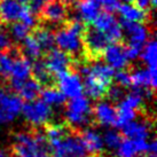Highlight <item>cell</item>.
<instances>
[{
    "instance_id": "29",
    "label": "cell",
    "mask_w": 157,
    "mask_h": 157,
    "mask_svg": "<svg viewBox=\"0 0 157 157\" xmlns=\"http://www.w3.org/2000/svg\"><path fill=\"white\" fill-rule=\"evenodd\" d=\"M116 150L118 157H140V154L135 148L134 141L132 139H123Z\"/></svg>"
},
{
    "instance_id": "18",
    "label": "cell",
    "mask_w": 157,
    "mask_h": 157,
    "mask_svg": "<svg viewBox=\"0 0 157 157\" xmlns=\"http://www.w3.org/2000/svg\"><path fill=\"white\" fill-rule=\"evenodd\" d=\"M122 128V134L127 139H147L150 135V124L147 121H131Z\"/></svg>"
},
{
    "instance_id": "43",
    "label": "cell",
    "mask_w": 157,
    "mask_h": 157,
    "mask_svg": "<svg viewBox=\"0 0 157 157\" xmlns=\"http://www.w3.org/2000/svg\"><path fill=\"white\" fill-rule=\"evenodd\" d=\"M123 1H125V2H132V0H123Z\"/></svg>"
},
{
    "instance_id": "44",
    "label": "cell",
    "mask_w": 157,
    "mask_h": 157,
    "mask_svg": "<svg viewBox=\"0 0 157 157\" xmlns=\"http://www.w3.org/2000/svg\"><path fill=\"white\" fill-rule=\"evenodd\" d=\"M0 25H1V23H0Z\"/></svg>"
},
{
    "instance_id": "25",
    "label": "cell",
    "mask_w": 157,
    "mask_h": 157,
    "mask_svg": "<svg viewBox=\"0 0 157 157\" xmlns=\"http://www.w3.org/2000/svg\"><path fill=\"white\" fill-rule=\"evenodd\" d=\"M20 51L23 56L29 59L30 61H35L37 59H40L44 54L39 43L32 35H28L22 40V46L20 47Z\"/></svg>"
},
{
    "instance_id": "21",
    "label": "cell",
    "mask_w": 157,
    "mask_h": 157,
    "mask_svg": "<svg viewBox=\"0 0 157 157\" xmlns=\"http://www.w3.org/2000/svg\"><path fill=\"white\" fill-rule=\"evenodd\" d=\"M22 5L17 0H0V23L9 24L18 20Z\"/></svg>"
},
{
    "instance_id": "36",
    "label": "cell",
    "mask_w": 157,
    "mask_h": 157,
    "mask_svg": "<svg viewBox=\"0 0 157 157\" xmlns=\"http://www.w3.org/2000/svg\"><path fill=\"white\" fill-rule=\"evenodd\" d=\"M12 46V40L9 35L6 32L5 29L0 28V52L7 51L9 47Z\"/></svg>"
},
{
    "instance_id": "33",
    "label": "cell",
    "mask_w": 157,
    "mask_h": 157,
    "mask_svg": "<svg viewBox=\"0 0 157 157\" xmlns=\"http://www.w3.org/2000/svg\"><path fill=\"white\" fill-rule=\"evenodd\" d=\"M18 20H21V22L24 23L29 28H35L37 25V16L31 12V9L28 6H22Z\"/></svg>"
},
{
    "instance_id": "12",
    "label": "cell",
    "mask_w": 157,
    "mask_h": 157,
    "mask_svg": "<svg viewBox=\"0 0 157 157\" xmlns=\"http://www.w3.org/2000/svg\"><path fill=\"white\" fill-rule=\"evenodd\" d=\"M68 13L69 7L66 0H49L39 16L44 22L51 24H62L66 22Z\"/></svg>"
},
{
    "instance_id": "13",
    "label": "cell",
    "mask_w": 157,
    "mask_h": 157,
    "mask_svg": "<svg viewBox=\"0 0 157 157\" xmlns=\"http://www.w3.org/2000/svg\"><path fill=\"white\" fill-rule=\"evenodd\" d=\"M107 64L113 69H126L128 64V59L125 53V45L123 43H111L105 48L103 56Z\"/></svg>"
},
{
    "instance_id": "8",
    "label": "cell",
    "mask_w": 157,
    "mask_h": 157,
    "mask_svg": "<svg viewBox=\"0 0 157 157\" xmlns=\"http://www.w3.org/2000/svg\"><path fill=\"white\" fill-rule=\"evenodd\" d=\"M55 82L59 90L66 95V98L71 99L83 95V80L75 70H68L57 74L55 76Z\"/></svg>"
},
{
    "instance_id": "35",
    "label": "cell",
    "mask_w": 157,
    "mask_h": 157,
    "mask_svg": "<svg viewBox=\"0 0 157 157\" xmlns=\"http://www.w3.org/2000/svg\"><path fill=\"white\" fill-rule=\"evenodd\" d=\"M48 2H49V0H30L28 4V7L31 9V12L35 14L36 16H39L41 10L44 9V7Z\"/></svg>"
},
{
    "instance_id": "1",
    "label": "cell",
    "mask_w": 157,
    "mask_h": 157,
    "mask_svg": "<svg viewBox=\"0 0 157 157\" xmlns=\"http://www.w3.org/2000/svg\"><path fill=\"white\" fill-rule=\"evenodd\" d=\"M84 24L77 18H67L61 26L54 32V43L59 49L69 54L75 61V67L80 62H85V54L83 47Z\"/></svg>"
},
{
    "instance_id": "37",
    "label": "cell",
    "mask_w": 157,
    "mask_h": 157,
    "mask_svg": "<svg viewBox=\"0 0 157 157\" xmlns=\"http://www.w3.org/2000/svg\"><path fill=\"white\" fill-rule=\"evenodd\" d=\"M119 5L121 4L118 0H101V6L103 7L105 12H109V13L117 12Z\"/></svg>"
},
{
    "instance_id": "30",
    "label": "cell",
    "mask_w": 157,
    "mask_h": 157,
    "mask_svg": "<svg viewBox=\"0 0 157 157\" xmlns=\"http://www.w3.org/2000/svg\"><path fill=\"white\" fill-rule=\"evenodd\" d=\"M10 26H9V32H10V36L13 37L14 40L16 41H22L26 36L30 33V29L28 25H25L24 23L22 22H12L9 23Z\"/></svg>"
},
{
    "instance_id": "4",
    "label": "cell",
    "mask_w": 157,
    "mask_h": 157,
    "mask_svg": "<svg viewBox=\"0 0 157 157\" xmlns=\"http://www.w3.org/2000/svg\"><path fill=\"white\" fill-rule=\"evenodd\" d=\"M110 44L108 37L93 24H85L83 31V47L85 59L88 62L102 59L107 46Z\"/></svg>"
},
{
    "instance_id": "9",
    "label": "cell",
    "mask_w": 157,
    "mask_h": 157,
    "mask_svg": "<svg viewBox=\"0 0 157 157\" xmlns=\"http://www.w3.org/2000/svg\"><path fill=\"white\" fill-rule=\"evenodd\" d=\"M31 66L32 63L29 59L20 54L15 57L13 68L9 76L6 78L9 88L13 92H18L23 83L31 77Z\"/></svg>"
},
{
    "instance_id": "41",
    "label": "cell",
    "mask_w": 157,
    "mask_h": 157,
    "mask_svg": "<svg viewBox=\"0 0 157 157\" xmlns=\"http://www.w3.org/2000/svg\"><path fill=\"white\" fill-rule=\"evenodd\" d=\"M18 2H20V4L21 5H28L29 4V1H30V0H17Z\"/></svg>"
},
{
    "instance_id": "24",
    "label": "cell",
    "mask_w": 157,
    "mask_h": 157,
    "mask_svg": "<svg viewBox=\"0 0 157 157\" xmlns=\"http://www.w3.org/2000/svg\"><path fill=\"white\" fill-rule=\"evenodd\" d=\"M32 36L35 37L37 41L39 43L43 53L48 52L49 49L54 47V32L47 25H36L32 31Z\"/></svg>"
},
{
    "instance_id": "26",
    "label": "cell",
    "mask_w": 157,
    "mask_h": 157,
    "mask_svg": "<svg viewBox=\"0 0 157 157\" xmlns=\"http://www.w3.org/2000/svg\"><path fill=\"white\" fill-rule=\"evenodd\" d=\"M43 126H44V134L47 139L48 144L62 139L72 132V130L67 124H59V123H49L48 124L46 123Z\"/></svg>"
},
{
    "instance_id": "19",
    "label": "cell",
    "mask_w": 157,
    "mask_h": 157,
    "mask_svg": "<svg viewBox=\"0 0 157 157\" xmlns=\"http://www.w3.org/2000/svg\"><path fill=\"white\" fill-rule=\"evenodd\" d=\"M100 6L95 0H78L76 2V10L79 20L84 24H92L100 13Z\"/></svg>"
},
{
    "instance_id": "23",
    "label": "cell",
    "mask_w": 157,
    "mask_h": 157,
    "mask_svg": "<svg viewBox=\"0 0 157 157\" xmlns=\"http://www.w3.org/2000/svg\"><path fill=\"white\" fill-rule=\"evenodd\" d=\"M131 74V87L147 88L155 91L157 85V79L153 78L148 69H135Z\"/></svg>"
},
{
    "instance_id": "28",
    "label": "cell",
    "mask_w": 157,
    "mask_h": 157,
    "mask_svg": "<svg viewBox=\"0 0 157 157\" xmlns=\"http://www.w3.org/2000/svg\"><path fill=\"white\" fill-rule=\"evenodd\" d=\"M41 85L33 78H28L21 86L20 91L17 92L20 94V98L24 100L25 102L29 101L37 100V98L39 96L40 91H41Z\"/></svg>"
},
{
    "instance_id": "32",
    "label": "cell",
    "mask_w": 157,
    "mask_h": 157,
    "mask_svg": "<svg viewBox=\"0 0 157 157\" xmlns=\"http://www.w3.org/2000/svg\"><path fill=\"white\" fill-rule=\"evenodd\" d=\"M113 82L122 86L123 88H130L131 87V74L128 69H121L119 71L115 72L113 75Z\"/></svg>"
},
{
    "instance_id": "10",
    "label": "cell",
    "mask_w": 157,
    "mask_h": 157,
    "mask_svg": "<svg viewBox=\"0 0 157 157\" xmlns=\"http://www.w3.org/2000/svg\"><path fill=\"white\" fill-rule=\"evenodd\" d=\"M45 63L47 66L48 70L52 72L54 76H56L60 72L68 71V70H75V61L69 54L63 52L59 48L49 49L48 52L45 53Z\"/></svg>"
},
{
    "instance_id": "7",
    "label": "cell",
    "mask_w": 157,
    "mask_h": 157,
    "mask_svg": "<svg viewBox=\"0 0 157 157\" xmlns=\"http://www.w3.org/2000/svg\"><path fill=\"white\" fill-rule=\"evenodd\" d=\"M96 29L102 31L109 39L110 43H123L124 33L121 23L118 22L115 15L109 12H102L99 13L95 20L92 23Z\"/></svg>"
},
{
    "instance_id": "11",
    "label": "cell",
    "mask_w": 157,
    "mask_h": 157,
    "mask_svg": "<svg viewBox=\"0 0 157 157\" xmlns=\"http://www.w3.org/2000/svg\"><path fill=\"white\" fill-rule=\"evenodd\" d=\"M119 23L122 25L124 37L127 38L126 45L142 49L144 45L149 38V30L144 25V23L128 22L125 20H121Z\"/></svg>"
},
{
    "instance_id": "31",
    "label": "cell",
    "mask_w": 157,
    "mask_h": 157,
    "mask_svg": "<svg viewBox=\"0 0 157 157\" xmlns=\"http://www.w3.org/2000/svg\"><path fill=\"white\" fill-rule=\"evenodd\" d=\"M102 139H103V144L105 146H107V148H109L110 150H116L119 144L122 142L123 134L115 130H109L105 132Z\"/></svg>"
},
{
    "instance_id": "5",
    "label": "cell",
    "mask_w": 157,
    "mask_h": 157,
    "mask_svg": "<svg viewBox=\"0 0 157 157\" xmlns=\"http://www.w3.org/2000/svg\"><path fill=\"white\" fill-rule=\"evenodd\" d=\"M51 157H88L87 149L85 148L78 132L72 131L64 138L49 142Z\"/></svg>"
},
{
    "instance_id": "34",
    "label": "cell",
    "mask_w": 157,
    "mask_h": 157,
    "mask_svg": "<svg viewBox=\"0 0 157 157\" xmlns=\"http://www.w3.org/2000/svg\"><path fill=\"white\" fill-rule=\"evenodd\" d=\"M124 88L119 86L117 84H111L107 91L105 94V99L110 100L111 102H118L124 98Z\"/></svg>"
},
{
    "instance_id": "2",
    "label": "cell",
    "mask_w": 157,
    "mask_h": 157,
    "mask_svg": "<svg viewBox=\"0 0 157 157\" xmlns=\"http://www.w3.org/2000/svg\"><path fill=\"white\" fill-rule=\"evenodd\" d=\"M12 157H51L49 144L44 132L36 130L16 132L10 148Z\"/></svg>"
},
{
    "instance_id": "42",
    "label": "cell",
    "mask_w": 157,
    "mask_h": 157,
    "mask_svg": "<svg viewBox=\"0 0 157 157\" xmlns=\"http://www.w3.org/2000/svg\"><path fill=\"white\" fill-rule=\"evenodd\" d=\"M2 77H4V75H2V71H1V69H0V82H1Z\"/></svg>"
},
{
    "instance_id": "16",
    "label": "cell",
    "mask_w": 157,
    "mask_h": 157,
    "mask_svg": "<svg viewBox=\"0 0 157 157\" xmlns=\"http://www.w3.org/2000/svg\"><path fill=\"white\" fill-rule=\"evenodd\" d=\"M110 84H107L102 79L98 78L91 74L84 75L83 88L86 95L93 100H101L105 99L107 91L109 88Z\"/></svg>"
},
{
    "instance_id": "6",
    "label": "cell",
    "mask_w": 157,
    "mask_h": 157,
    "mask_svg": "<svg viewBox=\"0 0 157 157\" xmlns=\"http://www.w3.org/2000/svg\"><path fill=\"white\" fill-rule=\"evenodd\" d=\"M21 113L32 127L43 126L51 121L53 115L52 107L41 100L29 101L22 105Z\"/></svg>"
},
{
    "instance_id": "38",
    "label": "cell",
    "mask_w": 157,
    "mask_h": 157,
    "mask_svg": "<svg viewBox=\"0 0 157 157\" xmlns=\"http://www.w3.org/2000/svg\"><path fill=\"white\" fill-rule=\"evenodd\" d=\"M132 2L138 8L142 9L144 12H153L151 10V0H132Z\"/></svg>"
},
{
    "instance_id": "3",
    "label": "cell",
    "mask_w": 157,
    "mask_h": 157,
    "mask_svg": "<svg viewBox=\"0 0 157 157\" xmlns=\"http://www.w3.org/2000/svg\"><path fill=\"white\" fill-rule=\"evenodd\" d=\"M66 124L72 131H80L92 124L93 107L88 98L83 95L71 98L66 105Z\"/></svg>"
},
{
    "instance_id": "14",
    "label": "cell",
    "mask_w": 157,
    "mask_h": 157,
    "mask_svg": "<svg viewBox=\"0 0 157 157\" xmlns=\"http://www.w3.org/2000/svg\"><path fill=\"white\" fill-rule=\"evenodd\" d=\"M116 118V105H113L110 102L100 101L93 107V119L102 126H115Z\"/></svg>"
},
{
    "instance_id": "20",
    "label": "cell",
    "mask_w": 157,
    "mask_h": 157,
    "mask_svg": "<svg viewBox=\"0 0 157 157\" xmlns=\"http://www.w3.org/2000/svg\"><path fill=\"white\" fill-rule=\"evenodd\" d=\"M117 12L119 13L122 20H125L128 22L147 23V21L149 20L148 12H144L142 9L138 8L134 5H131V2L119 5Z\"/></svg>"
},
{
    "instance_id": "27",
    "label": "cell",
    "mask_w": 157,
    "mask_h": 157,
    "mask_svg": "<svg viewBox=\"0 0 157 157\" xmlns=\"http://www.w3.org/2000/svg\"><path fill=\"white\" fill-rule=\"evenodd\" d=\"M39 96L41 98V101H44L45 103L48 105H66V95L62 93L56 86H48L45 87L44 90L41 88Z\"/></svg>"
},
{
    "instance_id": "40",
    "label": "cell",
    "mask_w": 157,
    "mask_h": 157,
    "mask_svg": "<svg viewBox=\"0 0 157 157\" xmlns=\"http://www.w3.org/2000/svg\"><path fill=\"white\" fill-rule=\"evenodd\" d=\"M0 157H12V156H10V153L7 151L6 149L0 148Z\"/></svg>"
},
{
    "instance_id": "22",
    "label": "cell",
    "mask_w": 157,
    "mask_h": 157,
    "mask_svg": "<svg viewBox=\"0 0 157 157\" xmlns=\"http://www.w3.org/2000/svg\"><path fill=\"white\" fill-rule=\"evenodd\" d=\"M144 51H141L140 57L147 64V69L151 75V77L157 79V71H156V57H157V45L156 40L151 38L150 40H147L144 44Z\"/></svg>"
},
{
    "instance_id": "17",
    "label": "cell",
    "mask_w": 157,
    "mask_h": 157,
    "mask_svg": "<svg viewBox=\"0 0 157 157\" xmlns=\"http://www.w3.org/2000/svg\"><path fill=\"white\" fill-rule=\"evenodd\" d=\"M31 77L41 85V87L56 86L55 76L48 70L44 59H37L31 66Z\"/></svg>"
},
{
    "instance_id": "39",
    "label": "cell",
    "mask_w": 157,
    "mask_h": 157,
    "mask_svg": "<svg viewBox=\"0 0 157 157\" xmlns=\"http://www.w3.org/2000/svg\"><path fill=\"white\" fill-rule=\"evenodd\" d=\"M15 117L13 115H10L9 113H7L5 109H2L0 107V124H6V123H10L13 122Z\"/></svg>"
},
{
    "instance_id": "15",
    "label": "cell",
    "mask_w": 157,
    "mask_h": 157,
    "mask_svg": "<svg viewBox=\"0 0 157 157\" xmlns=\"http://www.w3.org/2000/svg\"><path fill=\"white\" fill-rule=\"evenodd\" d=\"M76 132H78L85 148L87 149L88 154L91 156H99L102 154L103 149H105L103 139L95 130H93L91 127H86V128Z\"/></svg>"
}]
</instances>
